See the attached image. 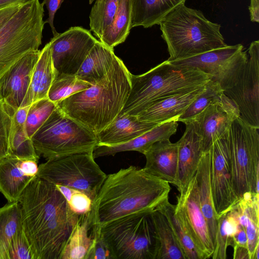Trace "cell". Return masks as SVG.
I'll return each mask as SVG.
<instances>
[{"instance_id": "obj_17", "label": "cell", "mask_w": 259, "mask_h": 259, "mask_svg": "<svg viewBox=\"0 0 259 259\" xmlns=\"http://www.w3.org/2000/svg\"><path fill=\"white\" fill-rule=\"evenodd\" d=\"M40 52L39 50L28 52L0 78V98L14 111L26 95Z\"/></svg>"}, {"instance_id": "obj_16", "label": "cell", "mask_w": 259, "mask_h": 259, "mask_svg": "<svg viewBox=\"0 0 259 259\" xmlns=\"http://www.w3.org/2000/svg\"><path fill=\"white\" fill-rule=\"evenodd\" d=\"M239 117L237 105L224 94L188 122L192 123L201 138L203 152H206L214 141L228 134L233 122Z\"/></svg>"}, {"instance_id": "obj_44", "label": "cell", "mask_w": 259, "mask_h": 259, "mask_svg": "<svg viewBox=\"0 0 259 259\" xmlns=\"http://www.w3.org/2000/svg\"><path fill=\"white\" fill-rule=\"evenodd\" d=\"M64 0H44L42 2L44 5L46 6L48 11V18L45 21V23H48L50 25L54 36L57 35L59 33L56 30L54 25V20L55 15L60 8L62 3Z\"/></svg>"}, {"instance_id": "obj_2", "label": "cell", "mask_w": 259, "mask_h": 259, "mask_svg": "<svg viewBox=\"0 0 259 259\" xmlns=\"http://www.w3.org/2000/svg\"><path fill=\"white\" fill-rule=\"evenodd\" d=\"M169 183L143 168L130 166L107 176L93 201L94 224L98 227L137 212H151L168 200Z\"/></svg>"}, {"instance_id": "obj_29", "label": "cell", "mask_w": 259, "mask_h": 259, "mask_svg": "<svg viewBox=\"0 0 259 259\" xmlns=\"http://www.w3.org/2000/svg\"><path fill=\"white\" fill-rule=\"evenodd\" d=\"M116 56L111 49L98 40L75 75L80 80L94 85L110 69Z\"/></svg>"}, {"instance_id": "obj_34", "label": "cell", "mask_w": 259, "mask_h": 259, "mask_svg": "<svg viewBox=\"0 0 259 259\" xmlns=\"http://www.w3.org/2000/svg\"><path fill=\"white\" fill-rule=\"evenodd\" d=\"M239 225L237 211L233 208L218 218L213 259H225L227 249L233 245V236Z\"/></svg>"}, {"instance_id": "obj_47", "label": "cell", "mask_w": 259, "mask_h": 259, "mask_svg": "<svg viewBox=\"0 0 259 259\" xmlns=\"http://www.w3.org/2000/svg\"><path fill=\"white\" fill-rule=\"evenodd\" d=\"M233 245L247 248V237L244 229L239 224L233 236Z\"/></svg>"}, {"instance_id": "obj_4", "label": "cell", "mask_w": 259, "mask_h": 259, "mask_svg": "<svg viewBox=\"0 0 259 259\" xmlns=\"http://www.w3.org/2000/svg\"><path fill=\"white\" fill-rule=\"evenodd\" d=\"M211 77L198 68L166 60L140 75H131V90L119 113L135 115L157 101L205 86Z\"/></svg>"}, {"instance_id": "obj_46", "label": "cell", "mask_w": 259, "mask_h": 259, "mask_svg": "<svg viewBox=\"0 0 259 259\" xmlns=\"http://www.w3.org/2000/svg\"><path fill=\"white\" fill-rule=\"evenodd\" d=\"M30 105L20 107L12 115V126L16 127H25L26 121Z\"/></svg>"}, {"instance_id": "obj_39", "label": "cell", "mask_w": 259, "mask_h": 259, "mask_svg": "<svg viewBox=\"0 0 259 259\" xmlns=\"http://www.w3.org/2000/svg\"><path fill=\"white\" fill-rule=\"evenodd\" d=\"M10 154L18 157L39 159L32 141L27 134L25 127L12 126L10 139Z\"/></svg>"}, {"instance_id": "obj_45", "label": "cell", "mask_w": 259, "mask_h": 259, "mask_svg": "<svg viewBox=\"0 0 259 259\" xmlns=\"http://www.w3.org/2000/svg\"><path fill=\"white\" fill-rule=\"evenodd\" d=\"M24 3L13 4L0 8V30L16 13Z\"/></svg>"}, {"instance_id": "obj_28", "label": "cell", "mask_w": 259, "mask_h": 259, "mask_svg": "<svg viewBox=\"0 0 259 259\" xmlns=\"http://www.w3.org/2000/svg\"><path fill=\"white\" fill-rule=\"evenodd\" d=\"M234 208L237 211L239 223L247 235L249 259H254L259 247V194L245 193Z\"/></svg>"}, {"instance_id": "obj_32", "label": "cell", "mask_w": 259, "mask_h": 259, "mask_svg": "<svg viewBox=\"0 0 259 259\" xmlns=\"http://www.w3.org/2000/svg\"><path fill=\"white\" fill-rule=\"evenodd\" d=\"M131 28V0H120L112 22L103 32L100 41L113 49L125 41Z\"/></svg>"}, {"instance_id": "obj_19", "label": "cell", "mask_w": 259, "mask_h": 259, "mask_svg": "<svg viewBox=\"0 0 259 259\" xmlns=\"http://www.w3.org/2000/svg\"><path fill=\"white\" fill-rule=\"evenodd\" d=\"M185 131L177 142L178 145V170L177 184L180 192L187 186L197 171L203 150L201 138L192 123H185Z\"/></svg>"}, {"instance_id": "obj_49", "label": "cell", "mask_w": 259, "mask_h": 259, "mask_svg": "<svg viewBox=\"0 0 259 259\" xmlns=\"http://www.w3.org/2000/svg\"><path fill=\"white\" fill-rule=\"evenodd\" d=\"M233 248L234 259H249L248 249L245 247L235 245Z\"/></svg>"}, {"instance_id": "obj_20", "label": "cell", "mask_w": 259, "mask_h": 259, "mask_svg": "<svg viewBox=\"0 0 259 259\" xmlns=\"http://www.w3.org/2000/svg\"><path fill=\"white\" fill-rule=\"evenodd\" d=\"M144 168L149 174L177 186L178 170L177 143L169 139L155 143L144 154Z\"/></svg>"}, {"instance_id": "obj_36", "label": "cell", "mask_w": 259, "mask_h": 259, "mask_svg": "<svg viewBox=\"0 0 259 259\" xmlns=\"http://www.w3.org/2000/svg\"><path fill=\"white\" fill-rule=\"evenodd\" d=\"M224 94V90L220 84L210 79L203 91L191 103L178 121L185 123L190 121L209 105L220 100Z\"/></svg>"}, {"instance_id": "obj_37", "label": "cell", "mask_w": 259, "mask_h": 259, "mask_svg": "<svg viewBox=\"0 0 259 259\" xmlns=\"http://www.w3.org/2000/svg\"><path fill=\"white\" fill-rule=\"evenodd\" d=\"M92 85L79 79L76 75H56L49 89L48 98L56 104L71 95L84 90Z\"/></svg>"}, {"instance_id": "obj_38", "label": "cell", "mask_w": 259, "mask_h": 259, "mask_svg": "<svg viewBox=\"0 0 259 259\" xmlns=\"http://www.w3.org/2000/svg\"><path fill=\"white\" fill-rule=\"evenodd\" d=\"M56 107L57 105L48 98L38 100L30 105L25 124L26 131L30 138L48 119Z\"/></svg>"}, {"instance_id": "obj_48", "label": "cell", "mask_w": 259, "mask_h": 259, "mask_svg": "<svg viewBox=\"0 0 259 259\" xmlns=\"http://www.w3.org/2000/svg\"><path fill=\"white\" fill-rule=\"evenodd\" d=\"M250 20L252 22H259V0H250L249 7Z\"/></svg>"}, {"instance_id": "obj_3", "label": "cell", "mask_w": 259, "mask_h": 259, "mask_svg": "<svg viewBox=\"0 0 259 259\" xmlns=\"http://www.w3.org/2000/svg\"><path fill=\"white\" fill-rule=\"evenodd\" d=\"M131 75L122 61L116 56L101 80L56 105L67 115L96 135L122 110L131 90Z\"/></svg>"}, {"instance_id": "obj_50", "label": "cell", "mask_w": 259, "mask_h": 259, "mask_svg": "<svg viewBox=\"0 0 259 259\" xmlns=\"http://www.w3.org/2000/svg\"><path fill=\"white\" fill-rule=\"evenodd\" d=\"M28 0H0V8L16 3H23Z\"/></svg>"}, {"instance_id": "obj_41", "label": "cell", "mask_w": 259, "mask_h": 259, "mask_svg": "<svg viewBox=\"0 0 259 259\" xmlns=\"http://www.w3.org/2000/svg\"><path fill=\"white\" fill-rule=\"evenodd\" d=\"M8 259H34L30 243L23 229L13 238L8 251Z\"/></svg>"}, {"instance_id": "obj_1", "label": "cell", "mask_w": 259, "mask_h": 259, "mask_svg": "<svg viewBox=\"0 0 259 259\" xmlns=\"http://www.w3.org/2000/svg\"><path fill=\"white\" fill-rule=\"evenodd\" d=\"M18 201L34 259H61L79 215L55 185L37 176Z\"/></svg>"}, {"instance_id": "obj_35", "label": "cell", "mask_w": 259, "mask_h": 259, "mask_svg": "<svg viewBox=\"0 0 259 259\" xmlns=\"http://www.w3.org/2000/svg\"><path fill=\"white\" fill-rule=\"evenodd\" d=\"M120 0H96L90 15L91 30L99 39L110 25Z\"/></svg>"}, {"instance_id": "obj_15", "label": "cell", "mask_w": 259, "mask_h": 259, "mask_svg": "<svg viewBox=\"0 0 259 259\" xmlns=\"http://www.w3.org/2000/svg\"><path fill=\"white\" fill-rule=\"evenodd\" d=\"M177 196L175 210L180 216L195 245L199 259L211 257L214 247L201 210L195 176Z\"/></svg>"}, {"instance_id": "obj_11", "label": "cell", "mask_w": 259, "mask_h": 259, "mask_svg": "<svg viewBox=\"0 0 259 259\" xmlns=\"http://www.w3.org/2000/svg\"><path fill=\"white\" fill-rule=\"evenodd\" d=\"M241 44L212 50L189 58L169 61L180 66L198 68L217 82L224 92L236 83L248 57Z\"/></svg>"}, {"instance_id": "obj_14", "label": "cell", "mask_w": 259, "mask_h": 259, "mask_svg": "<svg viewBox=\"0 0 259 259\" xmlns=\"http://www.w3.org/2000/svg\"><path fill=\"white\" fill-rule=\"evenodd\" d=\"M98 41L89 30L79 26L54 36L50 41L56 75H75Z\"/></svg>"}, {"instance_id": "obj_22", "label": "cell", "mask_w": 259, "mask_h": 259, "mask_svg": "<svg viewBox=\"0 0 259 259\" xmlns=\"http://www.w3.org/2000/svg\"><path fill=\"white\" fill-rule=\"evenodd\" d=\"M179 124L175 120L158 124L142 135L124 143L115 145L98 144L93 152L95 158L117 153L136 151L144 154L155 143L169 139L177 130Z\"/></svg>"}, {"instance_id": "obj_33", "label": "cell", "mask_w": 259, "mask_h": 259, "mask_svg": "<svg viewBox=\"0 0 259 259\" xmlns=\"http://www.w3.org/2000/svg\"><path fill=\"white\" fill-rule=\"evenodd\" d=\"M175 205L167 200L157 209L166 218L186 259H199L195 245L180 216L175 210Z\"/></svg>"}, {"instance_id": "obj_13", "label": "cell", "mask_w": 259, "mask_h": 259, "mask_svg": "<svg viewBox=\"0 0 259 259\" xmlns=\"http://www.w3.org/2000/svg\"><path fill=\"white\" fill-rule=\"evenodd\" d=\"M249 57L235 85L224 94L237 105L240 117L259 128V41H252Z\"/></svg>"}, {"instance_id": "obj_25", "label": "cell", "mask_w": 259, "mask_h": 259, "mask_svg": "<svg viewBox=\"0 0 259 259\" xmlns=\"http://www.w3.org/2000/svg\"><path fill=\"white\" fill-rule=\"evenodd\" d=\"M195 177L200 207L206 221L210 239L214 247L218 220L215 212L211 192L209 155L208 151L203 153Z\"/></svg>"}, {"instance_id": "obj_12", "label": "cell", "mask_w": 259, "mask_h": 259, "mask_svg": "<svg viewBox=\"0 0 259 259\" xmlns=\"http://www.w3.org/2000/svg\"><path fill=\"white\" fill-rule=\"evenodd\" d=\"M208 151L211 192L218 220L233 209L239 201L232 186L228 134L214 141Z\"/></svg>"}, {"instance_id": "obj_7", "label": "cell", "mask_w": 259, "mask_h": 259, "mask_svg": "<svg viewBox=\"0 0 259 259\" xmlns=\"http://www.w3.org/2000/svg\"><path fill=\"white\" fill-rule=\"evenodd\" d=\"M31 139L37 154L46 160L93 152L98 144L94 133L67 115L57 106Z\"/></svg>"}, {"instance_id": "obj_23", "label": "cell", "mask_w": 259, "mask_h": 259, "mask_svg": "<svg viewBox=\"0 0 259 259\" xmlns=\"http://www.w3.org/2000/svg\"><path fill=\"white\" fill-rule=\"evenodd\" d=\"M157 124L140 120L135 115L119 113L109 125L96 135L98 144L115 145L124 143Z\"/></svg>"}, {"instance_id": "obj_9", "label": "cell", "mask_w": 259, "mask_h": 259, "mask_svg": "<svg viewBox=\"0 0 259 259\" xmlns=\"http://www.w3.org/2000/svg\"><path fill=\"white\" fill-rule=\"evenodd\" d=\"M258 130L239 117L228 134L232 186L239 200L246 192L259 194Z\"/></svg>"}, {"instance_id": "obj_43", "label": "cell", "mask_w": 259, "mask_h": 259, "mask_svg": "<svg viewBox=\"0 0 259 259\" xmlns=\"http://www.w3.org/2000/svg\"><path fill=\"white\" fill-rule=\"evenodd\" d=\"M110 252L97 226L93 242L86 259H111Z\"/></svg>"}, {"instance_id": "obj_24", "label": "cell", "mask_w": 259, "mask_h": 259, "mask_svg": "<svg viewBox=\"0 0 259 259\" xmlns=\"http://www.w3.org/2000/svg\"><path fill=\"white\" fill-rule=\"evenodd\" d=\"M56 76L50 41L40 50L29 88L20 107L28 106L38 100L48 98L49 89Z\"/></svg>"}, {"instance_id": "obj_27", "label": "cell", "mask_w": 259, "mask_h": 259, "mask_svg": "<svg viewBox=\"0 0 259 259\" xmlns=\"http://www.w3.org/2000/svg\"><path fill=\"white\" fill-rule=\"evenodd\" d=\"M186 0H131V28L159 24L171 11Z\"/></svg>"}, {"instance_id": "obj_18", "label": "cell", "mask_w": 259, "mask_h": 259, "mask_svg": "<svg viewBox=\"0 0 259 259\" xmlns=\"http://www.w3.org/2000/svg\"><path fill=\"white\" fill-rule=\"evenodd\" d=\"M38 159L10 154L0 160V192L8 202L18 201L30 182L36 177Z\"/></svg>"}, {"instance_id": "obj_42", "label": "cell", "mask_w": 259, "mask_h": 259, "mask_svg": "<svg viewBox=\"0 0 259 259\" xmlns=\"http://www.w3.org/2000/svg\"><path fill=\"white\" fill-rule=\"evenodd\" d=\"M70 209L78 215L89 212L92 209L93 200L84 193L72 189L70 196L66 199Z\"/></svg>"}, {"instance_id": "obj_6", "label": "cell", "mask_w": 259, "mask_h": 259, "mask_svg": "<svg viewBox=\"0 0 259 259\" xmlns=\"http://www.w3.org/2000/svg\"><path fill=\"white\" fill-rule=\"evenodd\" d=\"M151 213H132L99 227L112 259H156L158 244Z\"/></svg>"}, {"instance_id": "obj_40", "label": "cell", "mask_w": 259, "mask_h": 259, "mask_svg": "<svg viewBox=\"0 0 259 259\" xmlns=\"http://www.w3.org/2000/svg\"><path fill=\"white\" fill-rule=\"evenodd\" d=\"M13 111L0 98V160L10 154Z\"/></svg>"}, {"instance_id": "obj_10", "label": "cell", "mask_w": 259, "mask_h": 259, "mask_svg": "<svg viewBox=\"0 0 259 259\" xmlns=\"http://www.w3.org/2000/svg\"><path fill=\"white\" fill-rule=\"evenodd\" d=\"M107 176L95 162L93 152H84L47 160L38 166L36 176L80 191L93 201Z\"/></svg>"}, {"instance_id": "obj_30", "label": "cell", "mask_w": 259, "mask_h": 259, "mask_svg": "<svg viewBox=\"0 0 259 259\" xmlns=\"http://www.w3.org/2000/svg\"><path fill=\"white\" fill-rule=\"evenodd\" d=\"M151 215L158 244L156 259H186L165 215L158 209Z\"/></svg>"}, {"instance_id": "obj_31", "label": "cell", "mask_w": 259, "mask_h": 259, "mask_svg": "<svg viewBox=\"0 0 259 259\" xmlns=\"http://www.w3.org/2000/svg\"><path fill=\"white\" fill-rule=\"evenodd\" d=\"M22 229V210L18 201L9 202L0 207V259H8L11 242Z\"/></svg>"}, {"instance_id": "obj_21", "label": "cell", "mask_w": 259, "mask_h": 259, "mask_svg": "<svg viewBox=\"0 0 259 259\" xmlns=\"http://www.w3.org/2000/svg\"><path fill=\"white\" fill-rule=\"evenodd\" d=\"M205 85L193 91L168 96L157 101L136 116L140 120L157 124L172 120L178 122L180 116L203 91Z\"/></svg>"}, {"instance_id": "obj_5", "label": "cell", "mask_w": 259, "mask_h": 259, "mask_svg": "<svg viewBox=\"0 0 259 259\" xmlns=\"http://www.w3.org/2000/svg\"><path fill=\"white\" fill-rule=\"evenodd\" d=\"M167 46L168 61L194 56L226 47L221 25L207 19L195 9L181 4L159 23Z\"/></svg>"}, {"instance_id": "obj_51", "label": "cell", "mask_w": 259, "mask_h": 259, "mask_svg": "<svg viewBox=\"0 0 259 259\" xmlns=\"http://www.w3.org/2000/svg\"><path fill=\"white\" fill-rule=\"evenodd\" d=\"M95 0H89V3L91 4Z\"/></svg>"}, {"instance_id": "obj_26", "label": "cell", "mask_w": 259, "mask_h": 259, "mask_svg": "<svg viewBox=\"0 0 259 259\" xmlns=\"http://www.w3.org/2000/svg\"><path fill=\"white\" fill-rule=\"evenodd\" d=\"M96 228L92 209L79 215L61 259H86L93 242Z\"/></svg>"}, {"instance_id": "obj_8", "label": "cell", "mask_w": 259, "mask_h": 259, "mask_svg": "<svg viewBox=\"0 0 259 259\" xmlns=\"http://www.w3.org/2000/svg\"><path fill=\"white\" fill-rule=\"evenodd\" d=\"M44 4L28 0L0 30V78L29 52L38 50L45 25Z\"/></svg>"}]
</instances>
